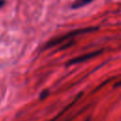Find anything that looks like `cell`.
Returning a JSON list of instances; mask_svg holds the SVG:
<instances>
[{"label": "cell", "mask_w": 121, "mask_h": 121, "mask_svg": "<svg viewBox=\"0 0 121 121\" xmlns=\"http://www.w3.org/2000/svg\"><path fill=\"white\" fill-rule=\"evenodd\" d=\"M96 29H97V27L92 26V27H85V28H80V29H76V30L70 31V32L66 33L65 35H62V36H60V37H59V38H55V39L49 41V42L46 43L45 47L47 48V47L55 46V45H57V44H59V43H63V42L66 41V40L73 39V38H75V37H77V36H78V35H82V34H85V33H89V32H92V31L96 30Z\"/></svg>", "instance_id": "6da1fadb"}, {"label": "cell", "mask_w": 121, "mask_h": 121, "mask_svg": "<svg viewBox=\"0 0 121 121\" xmlns=\"http://www.w3.org/2000/svg\"><path fill=\"white\" fill-rule=\"evenodd\" d=\"M101 52V50H98V51H95V52H91V53H87L83 56H80V57H78V58H75L73 60H71L68 64H75V63H78V62H82V61H85L87 60H90L97 55H99Z\"/></svg>", "instance_id": "7a4b0ae2"}, {"label": "cell", "mask_w": 121, "mask_h": 121, "mask_svg": "<svg viewBox=\"0 0 121 121\" xmlns=\"http://www.w3.org/2000/svg\"><path fill=\"white\" fill-rule=\"evenodd\" d=\"M93 0H76L73 5H72V8L73 9H78V8H81L85 5H88L89 3H91Z\"/></svg>", "instance_id": "3957f363"}, {"label": "cell", "mask_w": 121, "mask_h": 121, "mask_svg": "<svg viewBox=\"0 0 121 121\" xmlns=\"http://www.w3.org/2000/svg\"><path fill=\"white\" fill-rule=\"evenodd\" d=\"M4 4H5V0H0V8L3 7Z\"/></svg>", "instance_id": "277c9868"}, {"label": "cell", "mask_w": 121, "mask_h": 121, "mask_svg": "<svg viewBox=\"0 0 121 121\" xmlns=\"http://www.w3.org/2000/svg\"><path fill=\"white\" fill-rule=\"evenodd\" d=\"M85 121H90V118H87V119H86Z\"/></svg>", "instance_id": "5b68a950"}, {"label": "cell", "mask_w": 121, "mask_h": 121, "mask_svg": "<svg viewBox=\"0 0 121 121\" xmlns=\"http://www.w3.org/2000/svg\"><path fill=\"white\" fill-rule=\"evenodd\" d=\"M118 85H121V80L119 81V83H118Z\"/></svg>", "instance_id": "8992f818"}]
</instances>
